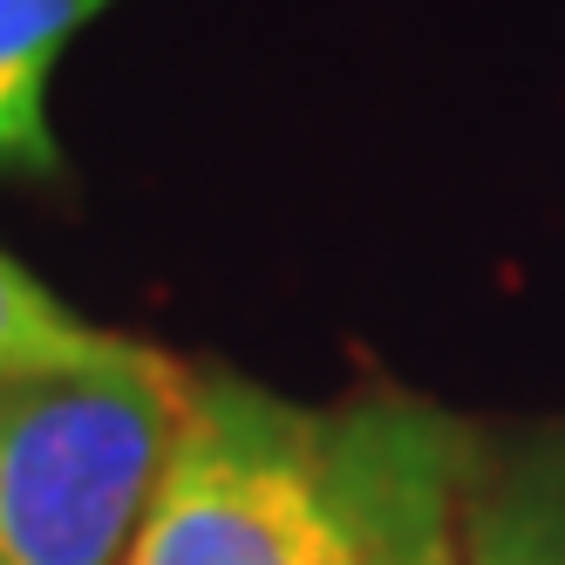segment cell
<instances>
[{
	"label": "cell",
	"mask_w": 565,
	"mask_h": 565,
	"mask_svg": "<svg viewBox=\"0 0 565 565\" xmlns=\"http://www.w3.org/2000/svg\"><path fill=\"white\" fill-rule=\"evenodd\" d=\"M477 436L429 402L191 375L124 565H463Z\"/></svg>",
	"instance_id": "obj_1"
},
{
	"label": "cell",
	"mask_w": 565,
	"mask_h": 565,
	"mask_svg": "<svg viewBox=\"0 0 565 565\" xmlns=\"http://www.w3.org/2000/svg\"><path fill=\"white\" fill-rule=\"evenodd\" d=\"M191 369L143 348L83 375L0 382V565H124Z\"/></svg>",
	"instance_id": "obj_2"
},
{
	"label": "cell",
	"mask_w": 565,
	"mask_h": 565,
	"mask_svg": "<svg viewBox=\"0 0 565 565\" xmlns=\"http://www.w3.org/2000/svg\"><path fill=\"white\" fill-rule=\"evenodd\" d=\"M463 565H565V429L477 443L463 504Z\"/></svg>",
	"instance_id": "obj_3"
},
{
	"label": "cell",
	"mask_w": 565,
	"mask_h": 565,
	"mask_svg": "<svg viewBox=\"0 0 565 565\" xmlns=\"http://www.w3.org/2000/svg\"><path fill=\"white\" fill-rule=\"evenodd\" d=\"M109 0H0V178H55L62 143L49 89L68 42Z\"/></svg>",
	"instance_id": "obj_4"
},
{
	"label": "cell",
	"mask_w": 565,
	"mask_h": 565,
	"mask_svg": "<svg viewBox=\"0 0 565 565\" xmlns=\"http://www.w3.org/2000/svg\"><path fill=\"white\" fill-rule=\"evenodd\" d=\"M143 341H124L62 307L28 266L0 253V382H28V375H83V369H116L137 361Z\"/></svg>",
	"instance_id": "obj_5"
}]
</instances>
